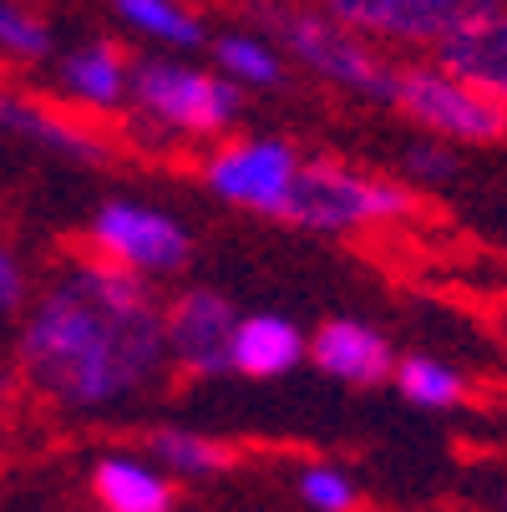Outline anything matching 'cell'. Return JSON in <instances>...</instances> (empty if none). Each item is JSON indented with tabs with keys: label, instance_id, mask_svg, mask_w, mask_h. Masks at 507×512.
I'll use <instances>...</instances> for the list:
<instances>
[{
	"label": "cell",
	"instance_id": "6da1fadb",
	"mask_svg": "<svg viewBox=\"0 0 507 512\" xmlns=\"http://www.w3.org/2000/svg\"><path fill=\"white\" fill-rule=\"evenodd\" d=\"M21 381L66 411H102L163 376V305L148 274L102 254L66 259L16 345Z\"/></svg>",
	"mask_w": 507,
	"mask_h": 512
},
{
	"label": "cell",
	"instance_id": "7a4b0ae2",
	"mask_svg": "<svg viewBox=\"0 0 507 512\" xmlns=\"http://www.w3.org/2000/svg\"><path fill=\"white\" fill-rule=\"evenodd\" d=\"M239 11L284 51V61L305 66L325 87L391 107L396 61L376 41H366L345 21H335L325 6H310V0H244Z\"/></svg>",
	"mask_w": 507,
	"mask_h": 512
},
{
	"label": "cell",
	"instance_id": "3957f363",
	"mask_svg": "<svg viewBox=\"0 0 507 512\" xmlns=\"http://www.w3.org/2000/svg\"><path fill=\"white\" fill-rule=\"evenodd\" d=\"M416 208L421 203L411 183L376 178L340 158H300L274 218L310 229V234H355V229H381V224L416 218Z\"/></svg>",
	"mask_w": 507,
	"mask_h": 512
},
{
	"label": "cell",
	"instance_id": "277c9868",
	"mask_svg": "<svg viewBox=\"0 0 507 512\" xmlns=\"http://www.w3.org/2000/svg\"><path fill=\"white\" fill-rule=\"evenodd\" d=\"M127 107H137V117H148L163 132L178 137H219L224 127H234L239 107H244V87L229 82L224 71H198L183 61H132V97Z\"/></svg>",
	"mask_w": 507,
	"mask_h": 512
},
{
	"label": "cell",
	"instance_id": "5b68a950",
	"mask_svg": "<svg viewBox=\"0 0 507 512\" xmlns=\"http://www.w3.org/2000/svg\"><path fill=\"white\" fill-rule=\"evenodd\" d=\"M391 107L416 122L431 137L447 142H472V148H492L507 137V107L462 82L457 71H447L437 56L431 61H396L391 82Z\"/></svg>",
	"mask_w": 507,
	"mask_h": 512
},
{
	"label": "cell",
	"instance_id": "8992f818",
	"mask_svg": "<svg viewBox=\"0 0 507 512\" xmlns=\"http://www.w3.org/2000/svg\"><path fill=\"white\" fill-rule=\"evenodd\" d=\"M320 6L381 51H437L507 0H320Z\"/></svg>",
	"mask_w": 507,
	"mask_h": 512
},
{
	"label": "cell",
	"instance_id": "52a82bcc",
	"mask_svg": "<svg viewBox=\"0 0 507 512\" xmlns=\"http://www.w3.org/2000/svg\"><path fill=\"white\" fill-rule=\"evenodd\" d=\"M87 244L92 254L122 264V269H137L148 279H163V274H178L188 259H193V239L178 218L148 208V203H102L92 213V229H87Z\"/></svg>",
	"mask_w": 507,
	"mask_h": 512
},
{
	"label": "cell",
	"instance_id": "ba28073f",
	"mask_svg": "<svg viewBox=\"0 0 507 512\" xmlns=\"http://www.w3.org/2000/svg\"><path fill=\"white\" fill-rule=\"evenodd\" d=\"M295 168H300V153L284 137H239V142H224V148H213L203 158V183L234 208L274 218Z\"/></svg>",
	"mask_w": 507,
	"mask_h": 512
},
{
	"label": "cell",
	"instance_id": "9c48e42d",
	"mask_svg": "<svg viewBox=\"0 0 507 512\" xmlns=\"http://www.w3.org/2000/svg\"><path fill=\"white\" fill-rule=\"evenodd\" d=\"M234 305L219 289H183L163 305V340H168V360L178 371H188L193 381H213L229 376V340H234Z\"/></svg>",
	"mask_w": 507,
	"mask_h": 512
},
{
	"label": "cell",
	"instance_id": "30bf717a",
	"mask_svg": "<svg viewBox=\"0 0 507 512\" xmlns=\"http://www.w3.org/2000/svg\"><path fill=\"white\" fill-rule=\"evenodd\" d=\"M0 132H16V137L36 142L46 153H61L71 163H107L112 158L107 132H97L87 117H77V107H51L41 97L6 92V87H0Z\"/></svg>",
	"mask_w": 507,
	"mask_h": 512
},
{
	"label": "cell",
	"instance_id": "8fae6325",
	"mask_svg": "<svg viewBox=\"0 0 507 512\" xmlns=\"http://www.w3.org/2000/svg\"><path fill=\"white\" fill-rule=\"evenodd\" d=\"M56 87L77 112H122L132 97V61L117 41H87L56 61Z\"/></svg>",
	"mask_w": 507,
	"mask_h": 512
},
{
	"label": "cell",
	"instance_id": "7c38bea8",
	"mask_svg": "<svg viewBox=\"0 0 507 512\" xmlns=\"http://www.w3.org/2000/svg\"><path fill=\"white\" fill-rule=\"evenodd\" d=\"M305 350L330 381H345V386H381L396 371V355H391L386 335L360 325V320H325L305 340Z\"/></svg>",
	"mask_w": 507,
	"mask_h": 512
},
{
	"label": "cell",
	"instance_id": "4fadbf2b",
	"mask_svg": "<svg viewBox=\"0 0 507 512\" xmlns=\"http://www.w3.org/2000/svg\"><path fill=\"white\" fill-rule=\"evenodd\" d=\"M431 56H437L447 71H457L462 82H472L477 92H487L492 102L507 107V6H497L477 26L457 31L452 41H442Z\"/></svg>",
	"mask_w": 507,
	"mask_h": 512
},
{
	"label": "cell",
	"instance_id": "5bb4252c",
	"mask_svg": "<svg viewBox=\"0 0 507 512\" xmlns=\"http://www.w3.org/2000/svg\"><path fill=\"white\" fill-rule=\"evenodd\" d=\"M300 360H305V335L284 315H249L234 325V340H229V371L234 376L274 381V376H289Z\"/></svg>",
	"mask_w": 507,
	"mask_h": 512
},
{
	"label": "cell",
	"instance_id": "9a60e30c",
	"mask_svg": "<svg viewBox=\"0 0 507 512\" xmlns=\"http://www.w3.org/2000/svg\"><path fill=\"white\" fill-rule=\"evenodd\" d=\"M92 497L107 512H168L173 507V482L163 477L158 462L142 457H102L92 467Z\"/></svg>",
	"mask_w": 507,
	"mask_h": 512
},
{
	"label": "cell",
	"instance_id": "2e32d148",
	"mask_svg": "<svg viewBox=\"0 0 507 512\" xmlns=\"http://www.w3.org/2000/svg\"><path fill=\"white\" fill-rule=\"evenodd\" d=\"M213 61H219V71L229 82L239 87H279L284 82V51L259 31H224L219 41H213Z\"/></svg>",
	"mask_w": 507,
	"mask_h": 512
},
{
	"label": "cell",
	"instance_id": "e0dca14e",
	"mask_svg": "<svg viewBox=\"0 0 507 512\" xmlns=\"http://www.w3.org/2000/svg\"><path fill=\"white\" fill-rule=\"evenodd\" d=\"M148 457L178 477H213L234 462V452L224 442H213L203 431H188V426H158L148 436Z\"/></svg>",
	"mask_w": 507,
	"mask_h": 512
},
{
	"label": "cell",
	"instance_id": "ac0fdd59",
	"mask_svg": "<svg viewBox=\"0 0 507 512\" xmlns=\"http://www.w3.org/2000/svg\"><path fill=\"white\" fill-rule=\"evenodd\" d=\"M112 11H117V21H127L132 31H142V36H153V41H163V46H203V21L183 6V0H112Z\"/></svg>",
	"mask_w": 507,
	"mask_h": 512
},
{
	"label": "cell",
	"instance_id": "d6986e66",
	"mask_svg": "<svg viewBox=\"0 0 507 512\" xmlns=\"http://www.w3.org/2000/svg\"><path fill=\"white\" fill-rule=\"evenodd\" d=\"M391 386H396L411 406H421V411H447V406H457V401L467 396V381L452 371V365L431 360V355H406V360H396Z\"/></svg>",
	"mask_w": 507,
	"mask_h": 512
},
{
	"label": "cell",
	"instance_id": "ffe728a7",
	"mask_svg": "<svg viewBox=\"0 0 507 512\" xmlns=\"http://www.w3.org/2000/svg\"><path fill=\"white\" fill-rule=\"evenodd\" d=\"M0 56L11 61H46L51 56V31L36 11L16 6V0H0Z\"/></svg>",
	"mask_w": 507,
	"mask_h": 512
},
{
	"label": "cell",
	"instance_id": "44dd1931",
	"mask_svg": "<svg viewBox=\"0 0 507 512\" xmlns=\"http://www.w3.org/2000/svg\"><path fill=\"white\" fill-rule=\"evenodd\" d=\"M300 497H305V507H315V512H355V507H360L355 482H350L340 467H330V462H310V467L300 472Z\"/></svg>",
	"mask_w": 507,
	"mask_h": 512
},
{
	"label": "cell",
	"instance_id": "7402d4cb",
	"mask_svg": "<svg viewBox=\"0 0 507 512\" xmlns=\"http://www.w3.org/2000/svg\"><path fill=\"white\" fill-rule=\"evenodd\" d=\"M406 183H447L452 173H457V158H452V148L447 142H437V137H421V142H411L406 148Z\"/></svg>",
	"mask_w": 507,
	"mask_h": 512
},
{
	"label": "cell",
	"instance_id": "603a6c76",
	"mask_svg": "<svg viewBox=\"0 0 507 512\" xmlns=\"http://www.w3.org/2000/svg\"><path fill=\"white\" fill-rule=\"evenodd\" d=\"M26 305V269L11 249H0V315H16Z\"/></svg>",
	"mask_w": 507,
	"mask_h": 512
},
{
	"label": "cell",
	"instance_id": "cb8c5ba5",
	"mask_svg": "<svg viewBox=\"0 0 507 512\" xmlns=\"http://www.w3.org/2000/svg\"><path fill=\"white\" fill-rule=\"evenodd\" d=\"M0 391H6V376H0Z\"/></svg>",
	"mask_w": 507,
	"mask_h": 512
},
{
	"label": "cell",
	"instance_id": "d4e9b609",
	"mask_svg": "<svg viewBox=\"0 0 507 512\" xmlns=\"http://www.w3.org/2000/svg\"><path fill=\"white\" fill-rule=\"evenodd\" d=\"M0 137H6V132H0Z\"/></svg>",
	"mask_w": 507,
	"mask_h": 512
}]
</instances>
